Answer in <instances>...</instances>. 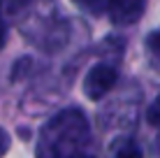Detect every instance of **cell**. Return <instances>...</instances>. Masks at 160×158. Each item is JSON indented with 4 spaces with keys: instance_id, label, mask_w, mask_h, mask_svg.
Segmentation results:
<instances>
[{
    "instance_id": "obj_4",
    "label": "cell",
    "mask_w": 160,
    "mask_h": 158,
    "mask_svg": "<svg viewBox=\"0 0 160 158\" xmlns=\"http://www.w3.org/2000/svg\"><path fill=\"white\" fill-rule=\"evenodd\" d=\"M146 51H148V56H151V61L156 65H160V30L151 33V35L146 37Z\"/></svg>"
},
{
    "instance_id": "obj_3",
    "label": "cell",
    "mask_w": 160,
    "mask_h": 158,
    "mask_svg": "<svg viewBox=\"0 0 160 158\" xmlns=\"http://www.w3.org/2000/svg\"><path fill=\"white\" fill-rule=\"evenodd\" d=\"M146 0H107V16L114 26H132L142 19Z\"/></svg>"
},
{
    "instance_id": "obj_9",
    "label": "cell",
    "mask_w": 160,
    "mask_h": 158,
    "mask_svg": "<svg viewBox=\"0 0 160 158\" xmlns=\"http://www.w3.org/2000/svg\"><path fill=\"white\" fill-rule=\"evenodd\" d=\"M5 42H7V26H5V21L0 19V49L5 47Z\"/></svg>"
},
{
    "instance_id": "obj_5",
    "label": "cell",
    "mask_w": 160,
    "mask_h": 158,
    "mask_svg": "<svg viewBox=\"0 0 160 158\" xmlns=\"http://www.w3.org/2000/svg\"><path fill=\"white\" fill-rule=\"evenodd\" d=\"M114 158H142V151H139V146H137L135 142H123L118 146V151H116V156Z\"/></svg>"
},
{
    "instance_id": "obj_1",
    "label": "cell",
    "mask_w": 160,
    "mask_h": 158,
    "mask_svg": "<svg viewBox=\"0 0 160 158\" xmlns=\"http://www.w3.org/2000/svg\"><path fill=\"white\" fill-rule=\"evenodd\" d=\"M91 144L88 119L79 110H63L40 130L37 158H84Z\"/></svg>"
},
{
    "instance_id": "obj_2",
    "label": "cell",
    "mask_w": 160,
    "mask_h": 158,
    "mask_svg": "<svg viewBox=\"0 0 160 158\" xmlns=\"http://www.w3.org/2000/svg\"><path fill=\"white\" fill-rule=\"evenodd\" d=\"M116 79H118V72L112 65L98 63V65H93V68L88 70L86 77H84V93L91 98V100H100V98H104L114 89Z\"/></svg>"
},
{
    "instance_id": "obj_10",
    "label": "cell",
    "mask_w": 160,
    "mask_h": 158,
    "mask_svg": "<svg viewBox=\"0 0 160 158\" xmlns=\"http://www.w3.org/2000/svg\"><path fill=\"white\" fill-rule=\"evenodd\" d=\"M158 151H160V137H158Z\"/></svg>"
},
{
    "instance_id": "obj_8",
    "label": "cell",
    "mask_w": 160,
    "mask_h": 158,
    "mask_svg": "<svg viewBox=\"0 0 160 158\" xmlns=\"http://www.w3.org/2000/svg\"><path fill=\"white\" fill-rule=\"evenodd\" d=\"M9 151V133L5 128H0V158Z\"/></svg>"
},
{
    "instance_id": "obj_7",
    "label": "cell",
    "mask_w": 160,
    "mask_h": 158,
    "mask_svg": "<svg viewBox=\"0 0 160 158\" xmlns=\"http://www.w3.org/2000/svg\"><path fill=\"white\" fill-rule=\"evenodd\" d=\"M79 7H86V9H100L102 5L107 7V0H74Z\"/></svg>"
},
{
    "instance_id": "obj_6",
    "label": "cell",
    "mask_w": 160,
    "mask_h": 158,
    "mask_svg": "<svg viewBox=\"0 0 160 158\" xmlns=\"http://www.w3.org/2000/svg\"><path fill=\"white\" fill-rule=\"evenodd\" d=\"M146 121L151 126H160V95L151 102V107L146 110Z\"/></svg>"
}]
</instances>
